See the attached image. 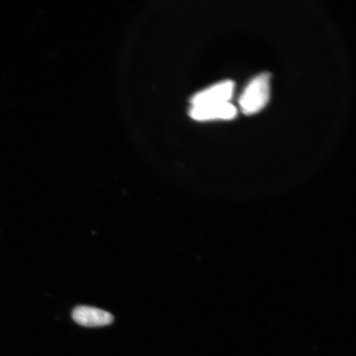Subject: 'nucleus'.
Here are the masks:
<instances>
[{"label": "nucleus", "mask_w": 356, "mask_h": 356, "mask_svg": "<svg viewBox=\"0 0 356 356\" xmlns=\"http://www.w3.org/2000/svg\"><path fill=\"white\" fill-rule=\"evenodd\" d=\"M191 118L197 122L213 121V120H232L237 115V109L230 102L191 106Z\"/></svg>", "instance_id": "7ed1b4c3"}, {"label": "nucleus", "mask_w": 356, "mask_h": 356, "mask_svg": "<svg viewBox=\"0 0 356 356\" xmlns=\"http://www.w3.org/2000/svg\"><path fill=\"white\" fill-rule=\"evenodd\" d=\"M72 317L75 323L87 327L108 326L113 322V316L108 312L95 307L79 306L74 309Z\"/></svg>", "instance_id": "20e7f679"}, {"label": "nucleus", "mask_w": 356, "mask_h": 356, "mask_svg": "<svg viewBox=\"0 0 356 356\" xmlns=\"http://www.w3.org/2000/svg\"><path fill=\"white\" fill-rule=\"evenodd\" d=\"M234 92V83L230 80L218 83L210 88L204 89L191 97V106L229 102Z\"/></svg>", "instance_id": "f03ea898"}, {"label": "nucleus", "mask_w": 356, "mask_h": 356, "mask_svg": "<svg viewBox=\"0 0 356 356\" xmlns=\"http://www.w3.org/2000/svg\"><path fill=\"white\" fill-rule=\"evenodd\" d=\"M268 73H262L252 79L239 99L240 108L245 115H250L264 109L270 99Z\"/></svg>", "instance_id": "f257e3e1"}]
</instances>
